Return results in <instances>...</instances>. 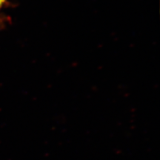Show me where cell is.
Returning <instances> with one entry per match:
<instances>
[{
	"label": "cell",
	"instance_id": "1",
	"mask_svg": "<svg viewBox=\"0 0 160 160\" xmlns=\"http://www.w3.org/2000/svg\"><path fill=\"white\" fill-rule=\"evenodd\" d=\"M5 2L6 0H0V9L2 8V7L4 5H5Z\"/></svg>",
	"mask_w": 160,
	"mask_h": 160
}]
</instances>
